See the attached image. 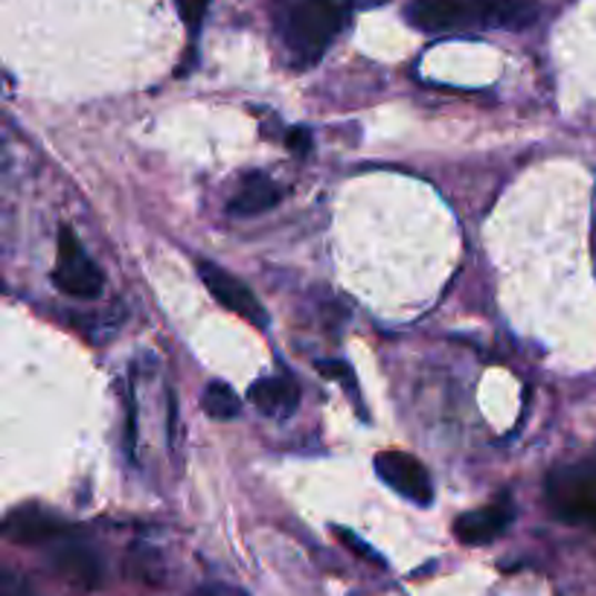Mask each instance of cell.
Here are the masks:
<instances>
[{
	"instance_id": "6da1fadb",
	"label": "cell",
	"mask_w": 596,
	"mask_h": 596,
	"mask_svg": "<svg viewBox=\"0 0 596 596\" xmlns=\"http://www.w3.org/2000/svg\"><path fill=\"white\" fill-rule=\"evenodd\" d=\"M535 0H413L405 18L422 32L527 30L538 21Z\"/></svg>"
},
{
	"instance_id": "7a4b0ae2",
	"label": "cell",
	"mask_w": 596,
	"mask_h": 596,
	"mask_svg": "<svg viewBox=\"0 0 596 596\" xmlns=\"http://www.w3.org/2000/svg\"><path fill=\"white\" fill-rule=\"evenodd\" d=\"M352 7H364L361 0H276V32L303 68L321 62L332 41L346 27Z\"/></svg>"
},
{
	"instance_id": "3957f363",
	"label": "cell",
	"mask_w": 596,
	"mask_h": 596,
	"mask_svg": "<svg viewBox=\"0 0 596 596\" xmlns=\"http://www.w3.org/2000/svg\"><path fill=\"white\" fill-rule=\"evenodd\" d=\"M544 492L558 521L596 529V463L553 468Z\"/></svg>"
},
{
	"instance_id": "277c9868",
	"label": "cell",
	"mask_w": 596,
	"mask_h": 596,
	"mask_svg": "<svg viewBox=\"0 0 596 596\" xmlns=\"http://www.w3.org/2000/svg\"><path fill=\"white\" fill-rule=\"evenodd\" d=\"M53 283L62 294L79 300L102 297V289H105V276H102L100 265L88 256V251L79 242L77 230L70 228V224L59 228Z\"/></svg>"
},
{
	"instance_id": "5b68a950",
	"label": "cell",
	"mask_w": 596,
	"mask_h": 596,
	"mask_svg": "<svg viewBox=\"0 0 596 596\" xmlns=\"http://www.w3.org/2000/svg\"><path fill=\"white\" fill-rule=\"evenodd\" d=\"M47 550H50V562H53L55 570L68 582H73V585L93 590L100 588L102 579H105L102 553L91 542H84L82 535L73 533V527L62 538H55Z\"/></svg>"
},
{
	"instance_id": "8992f818",
	"label": "cell",
	"mask_w": 596,
	"mask_h": 596,
	"mask_svg": "<svg viewBox=\"0 0 596 596\" xmlns=\"http://www.w3.org/2000/svg\"><path fill=\"white\" fill-rule=\"evenodd\" d=\"M375 474L378 481L402 495L411 504L431 506L434 504V483H431L428 468L422 466L420 459L405 452H382L375 457Z\"/></svg>"
},
{
	"instance_id": "52a82bcc",
	"label": "cell",
	"mask_w": 596,
	"mask_h": 596,
	"mask_svg": "<svg viewBox=\"0 0 596 596\" xmlns=\"http://www.w3.org/2000/svg\"><path fill=\"white\" fill-rule=\"evenodd\" d=\"M199 274L201 283L210 289V294H213L224 309H230V312L239 314V317H245L248 323L260 326V330H267L265 306H262L260 300H256V294H253L239 276L228 274L224 267H219L215 262L206 260L199 262Z\"/></svg>"
},
{
	"instance_id": "ba28073f",
	"label": "cell",
	"mask_w": 596,
	"mask_h": 596,
	"mask_svg": "<svg viewBox=\"0 0 596 596\" xmlns=\"http://www.w3.org/2000/svg\"><path fill=\"white\" fill-rule=\"evenodd\" d=\"M515 521V501L509 492H501V495L492 501V504L474 509V513L459 515L454 521V535H457L459 544H468V547H483V544H492L495 538L509 529V524Z\"/></svg>"
},
{
	"instance_id": "9c48e42d",
	"label": "cell",
	"mask_w": 596,
	"mask_h": 596,
	"mask_svg": "<svg viewBox=\"0 0 596 596\" xmlns=\"http://www.w3.org/2000/svg\"><path fill=\"white\" fill-rule=\"evenodd\" d=\"M70 527L62 518H55L53 513H44V509H36V506H21L16 513H9L7 524H3V533L16 544H27V547H50Z\"/></svg>"
},
{
	"instance_id": "30bf717a",
	"label": "cell",
	"mask_w": 596,
	"mask_h": 596,
	"mask_svg": "<svg viewBox=\"0 0 596 596\" xmlns=\"http://www.w3.org/2000/svg\"><path fill=\"white\" fill-rule=\"evenodd\" d=\"M285 199V190L276 184L267 172H248L239 181V190L233 192V199L228 204V213L233 219H253L267 210H274L280 201Z\"/></svg>"
},
{
	"instance_id": "8fae6325",
	"label": "cell",
	"mask_w": 596,
	"mask_h": 596,
	"mask_svg": "<svg viewBox=\"0 0 596 596\" xmlns=\"http://www.w3.org/2000/svg\"><path fill=\"white\" fill-rule=\"evenodd\" d=\"M248 398L271 420H289L300 407V387L289 375H265L251 384Z\"/></svg>"
},
{
	"instance_id": "7c38bea8",
	"label": "cell",
	"mask_w": 596,
	"mask_h": 596,
	"mask_svg": "<svg viewBox=\"0 0 596 596\" xmlns=\"http://www.w3.org/2000/svg\"><path fill=\"white\" fill-rule=\"evenodd\" d=\"M201 405H204L206 416H213L219 422L236 420L239 416V398L233 393L228 382H210L204 387V396H201Z\"/></svg>"
},
{
	"instance_id": "4fadbf2b",
	"label": "cell",
	"mask_w": 596,
	"mask_h": 596,
	"mask_svg": "<svg viewBox=\"0 0 596 596\" xmlns=\"http://www.w3.org/2000/svg\"><path fill=\"white\" fill-rule=\"evenodd\" d=\"M317 373L344 384L346 396H352V402H355V407H358L361 416H367V411H364V402H361L358 378H355V370H352L350 364H346V361H317Z\"/></svg>"
},
{
	"instance_id": "5bb4252c",
	"label": "cell",
	"mask_w": 596,
	"mask_h": 596,
	"mask_svg": "<svg viewBox=\"0 0 596 596\" xmlns=\"http://www.w3.org/2000/svg\"><path fill=\"white\" fill-rule=\"evenodd\" d=\"M125 402V454L134 459V445H138V402H134V391L123 387Z\"/></svg>"
},
{
	"instance_id": "9a60e30c",
	"label": "cell",
	"mask_w": 596,
	"mask_h": 596,
	"mask_svg": "<svg viewBox=\"0 0 596 596\" xmlns=\"http://www.w3.org/2000/svg\"><path fill=\"white\" fill-rule=\"evenodd\" d=\"M175 7H178L181 21H184L192 32H199L201 21H204V16H206V7H210V0H175Z\"/></svg>"
},
{
	"instance_id": "2e32d148",
	"label": "cell",
	"mask_w": 596,
	"mask_h": 596,
	"mask_svg": "<svg viewBox=\"0 0 596 596\" xmlns=\"http://www.w3.org/2000/svg\"><path fill=\"white\" fill-rule=\"evenodd\" d=\"M335 533H337V538H341V542H344L346 547H352V550L358 553L361 558H370V562H375V565H382V567H384V558L378 556V553H375L373 547H367V544L361 542L358 535H355V533H350V529H344V527H337Z\"/></svg>"
},
{
	"instance_id": "e0dca14e",
	"label": "cell",
	"mask_w": 596,
	"mask_h": 596,
	"mask_svg": "<svg viewBox=\"0 0 596 596\" xmlns=\"http://www.w3.org/2000/svg\"><path fill=\"white\" fill-rule=\"evenodd\" d=\"M285 145H289L294 154H309V149H312V131L309 129H291L289 134H285Z\"/></svg>"
},
{
	"instance_id": "ac0fdd59",
	"label": "cell",
	"mask_w": 596,
	"mask_h": 596,
	"mask_svg": "<svg viewBox=\"0 0 596 596\" xmlns=\"http://www.w3.org/2000/svg\"><path fill=\"white\" fill-rule=\"evenodd\" d=\"M0 596H36L30 590V585L23 579H18L16 574H3L0 576Z\"/></svg>"
},
{
	"instance_id": "d6986e66",
	"label": "cell",
	"mask_w": 596,
	"mask_h": 596,
	"mask_svg": "<svg viewBox=\"0 0 596 596\" xmlns=\"http://www.w3.org/2000/svg\"><path fill=\"white\" fill-rule=\"evenodd\" d=\"M201 596H248V594L239 588H230V585H210V588L201 590Z\"/></svg>"
},
{
	"instance_id": "ffe728a7",
	"label": "cell",
	"mask_w": 596,
	"mask_h": 596,
	"mask_svg": "<svg viewBox=\"0 0 596 596\" xmlns=\"http://www.w3.org/2000/svg\"><path fill=\"white\" fill-rule=\"evenodd\" d=\"M590 260H594V274H596V192H594V213H590Z\"/></svg>"
}]
</instances>
